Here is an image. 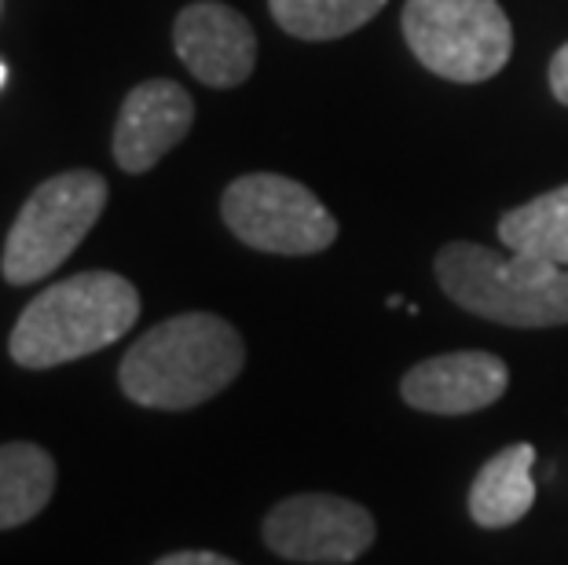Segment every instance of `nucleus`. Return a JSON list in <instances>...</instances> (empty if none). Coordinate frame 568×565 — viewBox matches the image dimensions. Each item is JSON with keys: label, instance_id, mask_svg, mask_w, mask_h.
Returning <instances> with one entry per match:
<instances>
[{"label": "nucleus", "instance_id": "nucleus-1", "mask_svg": "<svg viewBox=\"0 0 568 565\" xmlns=\"http://www.w3.org/2000/svg\"><path fill=\"white\" fill-rule=\"evenodd\" d=\"M246 367V345L213 312H180L140 334L118 367L122 393L140 407L187 412L224 393Z\"/></svg>", "mask_w": 568, "mask_h": 565}, {"label": "nucleus", "instance_id": "nucleus-2", "mask_svg": "<svg viewBox=\"0 0 568 565\" xmlns=\"http://www.w3.org/2000/svg\"><path fill=\"white\" fill-rule=\"evenodd\" d=\"M136 320L140 294L125 275L78 272L22 309L8 349L19 367L44 371L114 345Z\"/></svg>", "mask_w": 568, "mask_h": 565}, {"label": "nucleus", "instance_id": "nucleus-3", "mask_svg": "<svg viewBox=\"0 0 568 565\" xmlns=\"http://www.w3.org/2000/svg\"><path fill=\"white\" fill-rule=\"evenodd\" d=\"M437 283L458 309L506 327H565L568 269L547 258L495 254L480 243H447L437 254Z\"/></svg>", "mask_w": 568, "mask_h": 565}, {"label": "nucleus", "instance_id": "nucleus-4", "mask_svg": "<svg viewBox=\"0 0 568 565\" xmlns=\"http://www.w3.org/2000/svg\"><path fill=\"white\" fill-rule=\"evenodd\" d=\"M400 22L418 63L455 85H477L510 63L514 27L499 0H407Z\"/></svg>", "mask_w": 568, "mask_h": 565}, {"label": "nucleus", "instance_id": "nucleus-5", "mask_svg": "<svg viewBox=\"0 0 568 565\" xmlns=\"http://www.w3.org/2000/svg\"><path fill=\"white\" fill-rule=\"evenodd\" d=\"M106 206V180L92 170H70L48 176L22 202L8 232L0 272L11 286H30L52 275L81 239L92 232Z\"/></svg>", "mask_w": 568, "mask_h": 565}, {"label": "nucleus", "instance_id": "nucleus-6", "mask_svg": "<svg viewBox=\"0 0 568 565\" xmlns=\"http://www.w3.org/2000/svg\"><path fill=\"white\" fill-rule=\"evenodd\" d=\"M221 218L239 243L264 254L305 258L334 246L337 221L316 191L280 173H250L227 184Z\"/></svg>", "mask_w": 568, "mask_h": 565}, {"label": "nucleus", "instance_id": "nucleus-7", "mask_svg": "<svg viewBox=\"0 0 568 565\" xmlns=\"http://www.w3.org/2000/svg\"><path fill=\"white\" fill-rule=\"evenodd\" d=\"M374 518L364 503L305 492L275 503L264 518V544L280 558L312 565H348L374 544Z\"/></svg>", "mask_w": 568, "mask_h": 565}, {"label": "nucleus", "instance_id": "nucleus-8", "mask_svg": "<svg viewBox=\"0 0 568 565\" xmlns=\"http://www.w3.org/2000/svg\"><path fill=\"white\" fill-rule=\"evenodd\" d=\"M173 44L180 63L210 89L243 85L257 67V33L221 0H199L180 11Z\"/></svg>", "mask_w": 568, "mask_h": 565}, {"label": "nucleus", "instance_id": "nucleus-9", "mask_svg": "<svg viewBox=\"0 0 568 565\" xmlns=\"http://www.w3.org/2000/svg\"><path fill=\"white\" fill-rule=\"evenodd\" d=\"M195 125V100L184 85L154 78L136 85L122 103L114 125V162L125 173L154 170Z\"/></svg>", "mask_w": 568, "mask_h": 565}, {"label": "nucleus", "instance_id": "nucleus-10", "mask_svg": "<svg viewBox=\"0 0 568 565\" xmlns=\"http://www.w3.org/2000/svg\"><path fill=\"white\" fill-rule=\"evenodd\" d=\"M510 386V371L499 356L466 349V353H440L415 364L400 382V393L410 407L429 415H469L485 412Z\"/></svg>", "mask_w": 568, "mask_h": 565}, {"label": "nucleus", "instance_id": "nucleus-11", "mask_svg": "<svg viewBox=\"0 0 568 565\" xmlns=\"http://www.w3.org/2000/svg\"><path fill=\"white\" fill-rule=\"evenodd\" d=\"M531 466H536V448L525 441L495 452L469 488V518L480 528H506L521 522L536 503Z\"/></svg>", "mask_w": 568, "mask_h": 565}, {"label": "nucleus", "instance_id": "nucleus-12", "mask_svg": "<svg viewBox=\"0 0 568 565\" xmlns=\"http://www.w3.org/2000/svg\"><path fill=\"white\" fill-rule=\"evenodd\" d=\"M55 492V460L41 444H0V533L33 522Z\"/></svg>", "mask_w": 568, "mask_h": 565}, {"label": "nucleus", "instance_id": "nucleus-13", "mask_svg": "<svg viewBox=\"0 0 568 565\" xmlns=\"http://www.w3.org/2000/svg\"><path fill=\"white\" fill-rule=\"evenodd\" d=\"M499 239L521 254L547 258L568 269V184L542 191L499 221Z\"/></svg>", "mask_w": 568, "mask_h": 565}, {"label": "nucleus", "instance_id": "nucleus-14", "mask_svg": "<svg viewBox=\"0 0 568 565\" xmlns=\"http://www.w3.org/2000/svg\"><path fill=\"white\" fill-rule=\"evenodd\" d=\"M389 0H268L275 27L301 41H337L367 27Z\"/></svg>", "mask_w": 568, "mask_h": 565}, {"label": "nucleus", "instance_id": "nucleus-15", "mask_svg": "<svg viewBox=\"0 0 568 565\" xmlns=\"http://www.w3.org/2000/svg\"><path fill=\"white\" fill-rule=\"evenodd\" d=\"M154 565H239V562L216 555V551H176V555H165Z\"/></svg>", "mask_w": 568, "mask_h": 565}, {"label": "nucleus", "instance_id": "nucleus-16", "mask_svg": "<svg viewBox=\"0 0 568 565\" xmlns=\"http://www.w3.org/2000/svg\"><path fill=\"white\" fill-rule=\"evenodd\" d=\"M550 92L568 107V44H561L550 59Z\"/></svg>", "mask_w": 568, "mask_h": 565}, {"label": "nucleus", "instance_id": "nucleus-17", "mask_svg": "<svg viewBox=\"0 0 568 565\" xmlns=\"http://www.w3.org/2000/svg\"><path fill=\"white\" fill-rule=\"evenodd\" d=\"M8 81V63H0V85Z\"/></svg>", "mask_w": 568, "mask_h": 565}]
</instances>
